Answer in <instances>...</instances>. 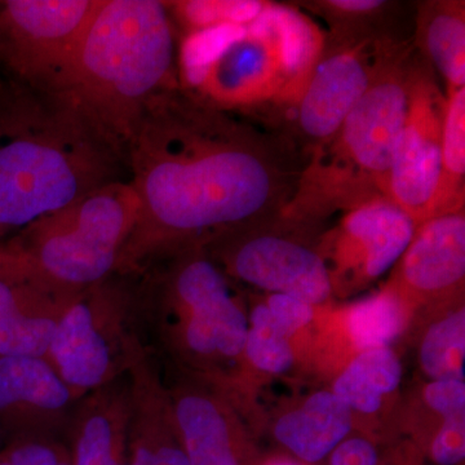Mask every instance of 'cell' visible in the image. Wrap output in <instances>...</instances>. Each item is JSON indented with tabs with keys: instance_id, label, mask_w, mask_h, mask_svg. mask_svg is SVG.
Wrapping results in <instances>:
<instances>
[{
	"instance_id": "1",
	"label": "cell",
	"mask_w": 465,
	"mask_h": 465,
	"mask_svg": "<svg viewBox=\"0 0 465 465\" xmlns=\"http://www.w3.org/2000/svg\"><path fill=\"white\" fill-rule=\"evenodd\" d=\"M125 168L140 213L119 275L142 273L159 260L280 215L302 171L282 140L193 99L180 85L149 104Z\"/></svg>"
},
{
	"instance_id": "2",
	"label": "cell",
	"mask_w": 465,
	"mask_h": 465,
	"mask_svg": "<svg viewBox=\"0 0 465 465\" xmlns=\"http://www.w3.org/2000/svg\"><path fill=\"white\" fill-rule=\"evenodd\" d=\"M179 85L166 2L101 0L65 69L43 92L125 164L149 104Z\"/></svg>"
},
{
	"instance_id": "3",
	"label": "cell",
	"mask_w": 465,
	"mask_h": 465,
	"mask_svg": "<svg viewBox=\"0 0 465 465\" xmlns=\"http://www.w3.org/2000/svg\"><path fill=\"white\" fill-rule=\"evenodd\" d=\"M124 167L47 94L0 78V242L118 182Z\"/></svg>"
},
{
	"instance_id": "4",
	"label": "cell",
	"mask_w": 465,
	"mask_h": 465,
	"mask_svg": "<svg viewBox=\"0 0 465 465\" xmlns=\"http://www.w3.org/2000/svg\"><path fill=\"white\" fill-rule=\"evenodd\" d=\"M415 63L410 43L388 42L365 94L331 139L308 155L281 219L313 223L385 197Z\"/></svg>"
},
{
	"instance_id": "5",
	"label": "cell",
	"mask_w": 465,
	"mask_h": 465,
	"mask_svg": "<svg viewBox=\"0 0 465 465\" xmlns=\"http://www.w3.org/2000/svg\"><path fill=\"white\" fill-rule=\"evenodd\" d=\"M131 277L134 331L159 370L177 366L216 374L243 354L249 321L228 277L202 247Z\"/></svg>"
},
{
	"instance_id": "6",
	"label": "cell",
	"mask_w": 465,
	"mask_h": 465,
	"mask_svg": "<svg viewBox=\"0 0 465 465\" xmlns=\"http://www.w3.org/2000/svg\"><path fill=\"white\" fill-rule=\"evenodd\" d=\"M140 213L130 182H113L0 242V259L57 298L115 274Z\"/></svg>"
},
{
	"instance_id": "7",
	"label": "cell",
	"mask_w": 465,
	"mask_h": 465,
	"mask_svg": "<svg viewBox=\"0 0 465 465\" xmlns=\"http://www.w3.org/2000/svg\"><path fill=\"white\" fill-rule=\"evenodd\" d=\"M142 351L134 331V278L114 274L67 305L45 358L82 399L128 375Z\"/></svg>"
},
{
	"instance_id": "8",
	"label": "cell",
	"mask_w": 465,
	"mask_h": 465,
	"mask_svg": "<svg viewBox=\"0 0 465 465\" xmlns=\"http://www.w3.org/2000/svg\"><path fill=\"white\" fill-rule=\"evenodd\" d=\"M177 76L186 94L226 113L264 104L278 106L284 88L277 45L255 23L183 35Z\"/></svg>"
},
{
	"instance_id": "9",
	"label": "cell",
	"mask_w": 465,
	"mask_h": 465,
	"mask_svg": "<svg viewBox=\"0 0 465 465\" xmlns=\"http://www.w3.org/2000/svg\"><path fill=\"white\" fill-rule=\"evenodd\" d=\"M100 2H0V69L5 78L47 90L65 69Z\"/></svg>"
},
{
	"instance_id": "10",
	"label": "cell",
	"mask_w": 465,
	"mask_h": 465,
	"mask_svg": "<svg viewBox=\"0 0 465 465\" xmlns=\"http://www.w3.org/2000/svg\"><path fill=\"white\" fill-rule=\"evenodd\" d=\"M445 104L446 96L440 92L432 70L416 58L409 109L385 194L416 225L433 217L436 211Z\"/></svg>"
},
{
	"instance_id": "11",
	"label": "cell",
	"mask_w": 465,
	"mask_h": 465,
	"mask_svg": "<svg viewBox=\"0 0 465 465\" xmlns=\"http://www.w3.org/2000/svg\"><path fill=\"white\" fill-rule=\"evenodd\" d=\"M384 38L327 39L302 97L293 108L296 134L307 155L336 134L378 72Z\"/></svg>"
},
{
	"instance_id": "12",
	"label": "cell",
	"mask_w": 465,
	"mask_h": 465,
	"mask_svg": "<svg viewBox=\"0 0 465 465\" xmlns=\"http://www.w3.org/2000/svg\"><path fill=\"white\" fill-rule=\"evenodd\" d=\"M246 232H228L204 247L223 273L312 305L330 298L331 280L317 251L281 235Z\"/></svg>"
},
{
	"instance_id": "13",
	"label": "cell",
	"mask_w": 465,
	"mask_h": 465,
	"mask_svg": "<svg viewBox=\"0 0 465 465\" xmlns=\"http://www.w3.org/2000/svg\"><path fill=\"white\" fill-rule=\"evenodd\" d=\"M414 220L384 195L351 208L324 241L331 286L376 280L396 265L412 240Z\"/></svg>"
},
{
	"instance_id": "14",
	"label": "cell",
	"mask_w": 465,
	"mask_h": 465,
	"mask_svg": "<svg viewBox=\"0 0 465 465\" xmlns=\"http://www.w3.org/2000/svg\"><path fill=\"white\" fill-rule=\"evenodd\" d=\"M78 397L45 357H0V440L65 439Z\"/></svg>"
},
{
	"instance_id": "15",
	"label": "cell",
	"mask_w": 465,
	"mask_h": 465,
	"mask_svg": "<svg viewBox=\"0 0 465 465\" xmlns=\"http://www.w3.org/2000/svg\"><path fill=\"white\" fill-rule=\"evenodd\" d=\"M130 465H191L157 363L140 351L130 372Z\"/></svg>"
},
{
	"instance_id": "16",
	"label": "cell",
	"mask_w": 465,
	"mask_h": 465,
	"mask_svg": "<svg viewBox=\"0 0 465 465\" xmlns=\"http://www.w3.org/2000/svg\"><path fill=\"white\" fill-rule=\"evenodd\" d=\"M130 375L85 394L65 433L73 465H130Z\"/></svg>"
},
{
	"instance_id": "17",
	"label": "cell",
	"mask_w": 465,
	"mask_h": 465,
	"mask_svg": "<svg viewBox=\"0 0 465 465\" xmlns=\"http://www.w3.org/2000/svg\"><path fill=\"white\" fill-rule=\"evenodd\" d=\"M73 300L52 295L0 259V357H45Z\"/></svg>"
},
{
	"instance_id": "18",
	"label": "cell",
	"mask_w": 465,
	"mask_h": 465,
	"mask_svg": "<svg viewBox=\"0 0 465 465\" xmlns=\"http://www.w3.org/2000/svg\"><path fill=\"white\" fill-rule=\"evenodd\" d=\"M399 262L401 286L411 292L439 293L463 283L464 210L433 216L416 225Z\"/></svg>"
},
{
	"instance_id": "19",
	"label": "cell",
	"mask_w": 465,
	"mask_h": 465,
	"mask_svg": "<svg viewBox=\"0 0 465 465\" xmlns=\"http://www.w3.org/2000/svg\"><path fill=\"white\" fill-rule=\"evenodd\" d=\"M164 385L189 464L241 465L234 425L219 397L197 385Z\"/></svg>"
},
{
	"instance_id": "20",
	"label": "cell",
	"mask_w": 465,
	"mask_h": 465,
	"mask_svg": "<svg viewBox=\"0 0 465 465\" xmlns=\"http://www.w3.org/2000/svg\"><path fill=\"white\" fill-rule=\"evenodd\" d=\"M253 23L272 36L282 61L284 88L278 106L293 108L326 47V34L295 5L269 2Z\"/></svg>"
},
{
	"instance_id": "21",
	"label": "cell",
	"mask_w": 465,
	"mask_h": 465,
	"mask_svg": "<svg viewBox=\"0 0 465 465\" xmlns=\"http://www.w3.org/2000/svg\"><path fill=\"white\" fill-rule=\"evenodd\" d=\"M351 428V410L332 391H317L295 411L277 421L274 434L292 454L317 463L344 440Z\"/></svg>"
},
{
	"instance_id": "22",
	"label": "cell",
	"mask_w": 465,
	"mask_h": 465,
	"mask_svg": "<svg viewBox=\"0 0 465 465\" xmlns=\"http://www.w3.org/2000/svg\"><path fill=\"white\" fill-rule=\"evenodd\" d=\"M415 47L421 51L446 84V92L465 87V3L430 0L419 3Z\"/></svg>"
},
{
	"instance_id": "23",
	"label": "cell",
	"mask_w": 465,
	"mask_h": 465,
	"mask_svg": "<svg viewBox=\"0 0 465 465\" xmlns=\"http://www.w3.org/2000/svg\"><path fill=\"white\" fill-rule=\"evenodd\" d=\"M402 366L390 348L361 351L333 385L332 393L351 410L378 411L382 397L399 388Z\"/></svg>"
},
{
	"instance_id": "24",
	"label": "cell",
	"mask_w": 465,
	"mask_h": 465,
	"mask_svg": "<svg viewBox=\"0 0 465 465\" xmlns=\"http://www.w3.org/2000/svg\"><path fill=\"white\" fill-rule=\"evenodd\" d=\"M440 146V176L434 216L464 210L465 87L446 92Z\"/></svg>"
},
{
	"instance_id": "25",
	"label": "cell",
	"mask_w": 465,
	"mask_h": 465,
	"mask_svg": "<svg viewBox=\"0 0 465 465\" xmlns=\"http://www.w3.org/2000/svg\"><path fill=\"white\" fill-rule=\"evenodd\" d=\"M298 5L326 21V36L331 41L391 36L385 26L397 8V3L385 0H311Z\"/></svg>"
},
{
	"instance_id": "26",
	"label": "cell",
	"mask_w": 465,
	"mask_h": 465,
	"mask_svg": "<svg viewBox=\"0 0 465 465\" xmlns=\"http://www.w3.org/2000/svg\"><path fill=\"white\" fill-rule=\"evenodd\" d=\"M403 323L405 309L400 293L394 289L370 296L348 312V332L361 351L388 348L402 331Z\"/></svg>"
},
{
	"instance_id": "27",
	"label": "cell",
	"mask_w": 465,
	"mask_h": 465,
	"mask_svg": "<svg viewBox=\"0 0 465 465\" xmlns=\"http://www.w3.org/2000/svg\"><path fill=\"white\" fill-rule=\"evenodd\" d=\"M268 3L265 0H182L166 2V5L173 23L182 27L183 35H188L219 26H249Z\"/></svg>"
},
{
	"instance_id": "28",
	"label": "cell",
	"mask_w": 465,
	"mask_h": 465,
	"mask_svg": "<svg viewBox=\"0 0 465 465\" xmlns=\"http://www.w3.org/2000/svg\"><path fill=\"white\" fill-rule=\"evenodd\" d=\"M465 312H455L434 323L420 348L425 374L434 381L464 379Z\"/></svg>"
},
{
	"instance_id": "29",
	"label": "cell",
	"mask_w": 465,
	"mask_h": 465,
	"mask_svg": "<svg viewBox=\"0 0 465 465\" xmlns=\"http://www.w3.org/2000/svg\"><path fill=\"white\" fill-rule=\"evenodd\" d=\"M244 356L256 369L272 374H282L293 363L289 338L277 326L265 304L251 313Z\"/></svg>"
},
{
	"instance_id": "30",
	"label": "cell",
	"mask_w": 465,
	"mask_h": 465,
	"mask_svg": "<svg viewBox=\"0 0 465 465\" xmlns=\"http://www.w3.org/2000/svg\"><path fill=\"white\" fill-rule=\"evenodd\" d=\"M0 465H73L65 439L27 437L0 448Z\"/></svg>"
},
{
	"instance_id": "31",
	"label": "cell",
	"mask_w": 465,
	"mask_h": 465,
	"mask_svg": "<svg viewBox=\"0 0 465 465\" xmlns=\"http://www.w3.org/2000/svg\"><path fill=\"white\" fill-rule=\"evenodd\" d=\"M265 305L287 338L307 326L314 317V305L283 293H272Z\"/></svg>"
},
{
	"instance_id": "32",
	"label": "cell",
	"mask_w": 465,
	"mask_h": 465,
	"mask_svg": "<svg viewBox=\"0 0 465 465\" xmlns=\"http://www.w3.org/2000/svg\"><path fill=\"white\" fill-rule=\"evenodd\" d=\"M432 457L440 465H457L464 460V415L445 419V423L433 440Z\"/></svg>"
},
{
	"instance_id": "33",
	"label": "cell",
	"mask_w": 465,
	"mask_h": 465,
	"mask_svg": "<svg viewBox=\"0 0 465 465\" xmlns=\"http://www.w3.org/2000/svg\"><path fill=\"white\" fill-rule=\"evenodd\" d=\"M424 396L428 405L445 419L464 415V381H457V379L433 381L425 388Z\"/></svg>"
},
{
	"instance_id": "34",
	"label": "cell",
	"mask_w": 465,
	"mask_h": 465,
	"mask_svg": "<svg viewBox=\"0 0 465 465\" xmlns=\"http://www.w3.org/2000/svg\"><path fill=\"white\" fill-rule=\"evenodd\" d=\"M331 465H378V452L369 440H344L333 450Z\"/></svg>"
},
{
	"instance_id": "35",
	"label": "cell",
	"mask_w": 465,
	"mask_h": 465,
	"mask_svg": "<svg viewBox=\"0 0 465 465\" xmlns=\"http://www.w3.org/2000/svg\"><path fill=\"white\" fill-rule=\"evenodd\" d=\"M269 465H299V464L291 463V461L281 460V461H274V463H272Z\"/></svg>"
}]
</instances>
